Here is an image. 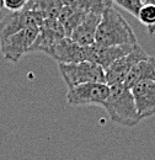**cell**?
Here are the masks:
<instances>
[{"label": "cell", "instance_id": "obj_1", "mask_svg": "<svg viewBox=\"0 0 155 160\" xmlns=\"http://www.w3.org/2000/svg\"><path fill=\"white\" fill-rule=\"evenodd\" d=\"M95 43L105 47L138 44V40L126 19L113 6L106 9L96 31Z\"/></svg>", "mask_w": 155, "mask_h": 160}, {"label": "cell", "instance_id": "obj_2", "mask_svg": "<svg viewBox=\"0 0 155 160\" xmlns=\"http://www.w3.org/2000/svg\"><path fill=\"white\" fill-rule=\"evenodd\" d=\"M108 118L117 124L133 127L140 122L132 90L118 84L110 86V95L102 105Z\"/></svg>", "mask_w": 155, "mask_h": 160}, {"label": "cell", "instance_id": "obj_3", "mask_svg": "<svg viewBox=\"0 0 155 160\" xmlns=\"http://www.w3.org/2000/svg\"><path fill=\"white\" fill-rule=\"evenodd\" d=\"M60 75L64 80L68 90L75 86L89 84V82H105L106 74L105 69L92 62H80L58 64Z\"/></svg>", "mask_w": 155, "mask_h": 160}, {"label": "cell", "instance_id": "obj_4", "mask_svg": "<svg viewBox=\"0 0 155 160\" xmlns=\"http://www.w3.org/2000/svg\"><path fill=\"white\" fill-rule=\"evenodd\" d=\"M39 32L38 27H28L14 33L6 40L0 42V52L9 62L18 63L23 56L28 54Z\"/></svg>", "mask_w": 155, "mask_h": 160}, {"label": "cell", "instance_id": "obj_5", "mask_svg": "<svg viewBox=\"0 0 155 160\" xmlns=\"http://www.w3.org/2000/svg\"><path fill=\"white\" fill-rule=\"evenodd\" d=\"M110 95L105 82H89L68 90L67 102L72 106H102Z\"/></svg>", "mask_w": 155, "mask_h": 160}, {"label": "cell", "instance_id": "obj_6", "mask_svg": "<svg viewBox=\"0 0 155 160\" xmlns=\"http://www.w3.org/2000/svg\"><path fill=\"white\" fill-rule=\"evenodd\" d=\"M44 21L43 15L31 9H23L18 12H11L0 21V42L12 36L14 33L28 27H41Z\"/></svg>", "mask_w": 155, "mask_h": 160}, {"label": "cell", "instance_id": "obj_7", "mask_svg": "<svg viewBox=\"0 0 155 160\" xmlns=\"http://www.w3.org/2000/svg\"><path fill=\"white\" fill-rule=\"evenodd\" d=\"M149 54L138 44L136 48L127 56L119 58L113 64H111L106 70V84L108 86H113L118 84H123L126 78L128 77L129 72L133 69V67L140 60L147 59Z\"/></svg>", "mask_w": 155, "mask_h": 160}, {"label": "cell", "instance_id": "obj_8", "mask_svg": "<svg viewBox=\"0 0 155 160\" xmlns=\"http://www.w3.org/2000/svg\"><path fill=\"white\" fill-rule=\"evenodd\" d=\"M48 56L58 64L89 62V46H80L70 38L64 37L52 48Z\"/></svg>", "mask_w": 155, "mask_h": 160}, {"label": "cell", "instance_id": "obj_9", "mask_svg": "<svg viewBox=\"0 0 155 160\" xmlns=\"http://www.w3.org/2000/svg\"><path fill=\"white\" fill-rule=\"evenodd\" d=\"M138 44H124V46H111L105 47L94 43L89 46V62L101 65L105 70L119 58L129 54Z\"/></svg>", "mask_w": 155, "mask_h": 160}, {"label": "cell", "instance_id": "obj_10", "mask_svg": "<svg viewBox=\"0 0 155 160\" xmlns=\"http://www.w3.org/2000/svg\"><path fill=\"white\" fill-rule=\"evenodd\" d=\"M131 90L140 120L155 116V81H142Z\"/></svg>", "mask_w": 155, "mask_h": 160}, {"label": "cell", "instance_id": "obj_11", "mask_svg": "<svg viewBox=\"0 0 155 160\" xmlns=\"http://www.w3.org/2000/svg\"><path fill=\"white\" fill-rule=\"evenodd\" d=\"M101 14L88 12L70 35V40L80 46H91L95 43L96 31L101 21Z\"/></svg>", "mask_w": 155, "mask_h": 160}, {"label": "cell", "instance_id": "obj_12", "mask_svg": "<svg viewBox=\"0 0 155 160\" xmlns=\"http://www.w3.org/2000/svg\"><path fill=\"white\" fill-rule=\"evenodd\" d=\"M147 80L155 81V57L153 56H149L147 59L137 63L133 69L129 72L123 85L127 86L128 89H132L137 84Z\"/></svg>", "mask_w": 155, "mask_h": 160}, {"label": "cell", "instance_id": "obj_13", "mask_svg": "<svg viewBox=\"0 0 155 160\" xmlns=\"http://www.w3.org/2000/svg\"><path fill=\"white\" fill-rule=\"evenodd\" d=\"M63 5L82 11L85 14L96 12L101 15L106 9L113 6L111 0H63Z\"/></svg>", "mask_w": 155, "mask_h": 160}, {"label": "cell", "instance_id": "obj_14", "mask_svg": "<svg viewBox=\"0 0 155 160\" xmlns=\"http://www.w3.org/2000/svg\"><path fill=\"white\" fill-rule=\"evenodd\" d=\"M85 15L86 14L82 12V11H79V10H75L73 8L63 5V8H62V10H60V12L58 15V21L59 23L62 25V27L64 30V33H65V36L68 38L70 37L72 32L80 23V21L84 19Z\"/></svg>", "mask_w": 155, "mask_h": 160}, {"label": "cell", "instance_id": "obj_15", "mask_svg": "<svg viewBox=\"0 0 155 160\" xmlns=\"http://www.w3.org/2000/svg\"><path fill=\"white\" fill-rule=\"evenodd\" d=\"M63 8V0H30L25 9H31L41 12L46 19H58Z\"/></svg>", "mask_w": 155, "mask_h": 160}, {"label": "cell", "instance_id": "obj_16", "mask_svg": "<svg viewBox=\"0 0 155 160\" xmlns=\"http://www.w3.org/2000/svg\"><path fill=\"white\" fill-rule=\"evenodd\" d=\"M137 19L140 21L149 31L150 35L155 33V5L144 2L140 8Z\"/></svg>", "mask_w": 155, "mask_h": 160}, {"label": "cell", "instance_id": "obj_17", "mask_svg": "<svg viewBox=\"0 0 155 160\" xmlns=\"http://www.w3.org/2000/svg\"><path fill=\"white\" fill-rule=\"evenodd\" d=\"M112 4L115 2L119 8H122L123 10H126L127 12H129L131 15L136 16L138 15L140 8L143 6L144 1L143 0H111Z\"/></svg>", "mask_w": 155, "mask_h": 160}, {"label": "cell", "instance_id": "obj_18", "mask_svg": "<svg viewBox=\"0 0 155 160\" xmlns=\"http://www.w3.org/2000/svg\"><path fill=\"white\" fill-rule=\"evenodd\" d=\"M30 0H1V6L11 12H18L23 10Z\"/></svg>", "mask_w": 155, "mask_h": 160}, {"label": "cell", "instance_id": "obj_19", "mask_svg": "<svg viewBox=\"0 0 155 160\" xmlns=\"http://www.w3.org/2000/svg\"><path fill=\"white\" fill-rule=\"evenodd\" d=\"M144 2H147V4H153V5H155V0H143Z\"/></svg>", "mask_w": 155, "mask_h": 160}, {"label": "cell", "instance_id": "obj_20", "mask_svg": "<svg viewBox=\"0 0 155 160\" xmlns=\"http://www.w3.org/2000/svg\"><path fill=\"white\" fill-rule=\"evenodd\" d=\"M1 8H2V6H1V1H0V9H1Z\"/></svg>", "mask_w": 155, "mask_h": 160}]
</instances>
